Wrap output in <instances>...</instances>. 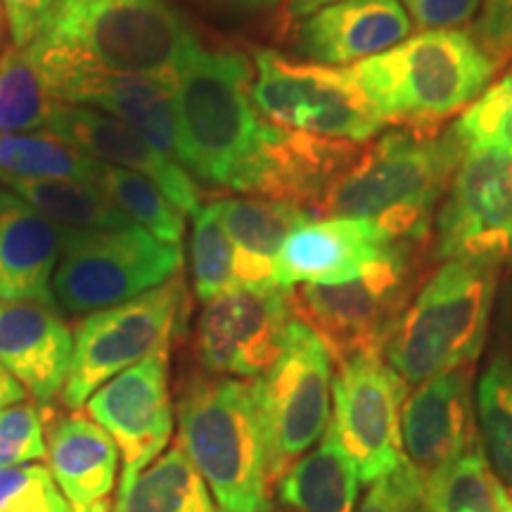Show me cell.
Listing matches in <instances>:
<instances>
[{
	"instance_id": "1",
	"label": "cell",
	"mask_w": 512,
	"mask_h": 512,
	"mask_svg": "<svg viewBox=\"0 0 512 512\" xmlns=\"http://www.w3.org/2000/svg\"><path fill=\"white\" fill-rule=\"evenodd\" d=\"M197 43L169 0H55L27 50L53 86L69 74L178 72Z\"/></svg>"
},
{
	"instance_id": "2",
	"label": "cell",
	"mask_w": 512,
	"mask_h": 512,
	"mask_svg": "<svg viewBox=\"0 0 512 512\" xmlns=\"http://www.w3.org/2000/svg\"><path fill=\"white\" fill-rule=\"evenodd\" d=\"M465 150L456 133L396 128L363 145L316 216L370 221L392 242L425 245Z\"/></svg>"
},
{
	"instance_id": "3",
	"label": "cell",
	"mask_w": 512,
	"mask_h": 512,
	"mask_svg": "<svg viewBox=\"0 0 512 512\" xmlns=\"http://www.w3.org/2000/svg\"><path fill=\"white\" fill-rule=\"evenodd\" d=\"M349 69L382 124L432 131L465 112L501 67L472 34L441 29L408 36Z\"/></svg>"
},
{
	"instance_id": "4",
	"label": "cell",
	"mask_w": 512,
	"mask_h": 512,
	"mask_svg": "<svg viewBox=\"0 0 512 512\" xmlns=\"http://www.w3.org/2000/svg\"><path fill=\"white\" fill-rule=\"evenodd\" d=\"M176 74L183 166L197 181L238 192L268 128L252 100L254 64L238 50L197 43Z\"/></svg>"
},
{
	"instance_id": "5",
	"label": "cell",
	"mask_w": 512,
	"mask_h": 512,
	"mask_svg": "<svg viewBox=\"0 0 512 512\" xmlns=\"http://www.w3.org/2000/svg\"><path fill=\"white\" fill-rule=\"evenodd\" d=\"M178 444L207 482L219 512H266V439L254 380L202 375L176 406Z\"/></svg>"
},
{
	"instance_id": "6",
	"label": "cell",
	"mask_w": 512,
	"mask_h": 512,
	"mask_svg": "<svg viewBox=\"0 0 512 512\" xmlns=\"http://www.w3.org/2000/svg\"><path fill=\"white\" fill-rule=\"evenodd\" d=\"M501 266L444 261L422 283L384 349V361L408 387L475 366L489 335Z\"/></svg>"
},
{
	"instance_id": "7",
	"label": "cell",
	"mask_w": 512,
	"mask_h": 512,
	"mask_svg": "<svg viewBox=\"0 0 512 512\" xmlns=\"http://www.w3.org/2000/svg\"><path fill=\"white\" fill-rule=\"evenodd\" d=\"M422 264L418 242H392L354 280L287 290L292 313L316 332L337 366L354 356H384L396 325L422 287Z\"/></svg>"
},
{
	"instance_id": "8",
	"label": "cell",
	"mask_w": 512,
	"mask_h": 512,
	"mask_svg": "<svg viewBox=\"0 0 512 512\" xmlns=\"http://www.w3.org/2000/svg\"><path fill=\"white\" fill-rule=\"evenodd\" d=\"M183 249L145 228L62 230V254L53 278L55 306L72 316L112 309L176 278Z\"/></svg>"
},
{
	"instance_id": "9",
	"label": "cell",
	"mask_w": 512,
	"mask_h": 512,
	"mask_svg": "<svg viewBox=\"0 0 512 512\" xmlns=\"http://www.w3.org/2000/svg\"><path fill=\"white\" fill-rule=\"evenodd\" d=\"M188 318V290L181 278L112 309L88 313L74 330V356L64 384L67 408L86 406L102 384L145 358L169 351L183 335Z\"/></svg>"
},
{
	"instance_id": "10",
	"label": "cell",
	"mask_w": 512,
	"mask_h": 512,
	"mask_svg": "<svg viewBox=\"0 0 512 512\" xmlns=\"http://www.w3.org/2000/svg\"><path fill=\"white\" fill-rule=\"evenodd\" d=\"M332 368L335 361L316 332L294 318L280 356L254 380L271 486L328 430L335 377Z\"/></svg>"
},
{
	"instance_id": "11",
	"label": "cell",
	"mask_w": 512,
	"mask_h": 512,
	"mask_svg": "<svg viewBox=\"0 0 512 512\" xmlns=\"http://www.w3.org/2000/svg\"><path fill=\"white\" fill-rule=\"evenodd\" d=\"M252 64V100L268 124L358 145L382 131L349 67L292 60L275 50H259Z\"/></svg>"
},
{
	"instance_id": "12",
	"label": "cell",
	"mask_w": 512,
	"mask_h": 512,
	"mask_svg": "<svg viewBox=\"0 0 512 512\" xmlns=\"http://www.w3.org/2000/svg\"><path fill=\"white\" fill-rule=\"evenodd\" d=\"M434 261L512 264V159L465 152L434 216Z\"/></svg>"
},
{
	"instance_id": "13",
	"label": "cell",
	"mask_w": 512,
	"mask_h": 512,
	"mask_svg": "<svg viewBox=\"0 0 512 512\" xmlns=\"http://www.w3.org/2000/svg\"><path fill=\"white\" fill-rule=\"evenodd\" d=\"M406 392L408 384L384 356H354L337 366L330 427L356 460L363 482L392 475L406 460L401 439Z\"/></svg>"
},
{
	"instance_id": "14",
	"label": "cell",
	"mask_w": 512,
	"mask_h": 512,
	"mask_svg": "<svg viewBox=\"0 0 512 512\" xmlns=\"http://www.w3.org/2000/svg\"><path fill=\"white\" fill-rule=\"evenodd\" d=\"M294 320L287 290H233L204 304L195 356L214 377L256 380L273 366Z\"/></svg>"
},
{
	"instance_id": "15",
	"label": "cell",
	"mask_w": 512,
	"mask_h": 512,
	"mask_svg": "<svg viewBox=\"0 0 512 512\" xmlns=\"http://www.w3.org/2000/svg\"><path fill=\"white\" fill-rule=\"evenodd\" d=\"M86 415L110 434L121 456V482L162 456L174 434L169 394V351L124 370L86 401Z\"/></svg>"
},
{
	"instance_id": "16",
	"label": "cell",
	"mask_w": 512,
	"mask_h": 512,
	"mask_svg": "<svg viewBox=\"0 0 512 512\" xmlns=\"http://www.w3.org/2000/svg\"><path fill=\"white\" fill-rule=\"evenodd\" d=\"M401 439L403 456L422 479L434 477L482 444L472 366L432 377L406 396Z\"/></svg>"
},
{
	"instance_id": "17",
	"label": "cell",
	"mask_w": 512,
	"mask_h": 512,
	"mask_svg": "<svg viewBox=\"0 0 512 512\" xmlns=\"http://www.w3.org/2000/svg\"><path fill=\"white\" fill-rule=\"evenodd\" d=\"M363 145L268 124L259 155L238 192L299 204L316 216L318 204L356 162Z\"/></svg>"
},
{
	"instance_id": "18",
	"label": "cell",
	"mask_w": 512,
	"mask_h": 512,
	"mask_svg": "<svg viewBox=\"0 0 512 512\" xmlns=\"http://www.w3.org/2000/svg\"><path fill=\"white\" fill-rule=\"evenodd\" d=\"M178 74H69L53 81L57 98L124 121L159 155L183 166L176 114ZM185 169V166H183Z\"/></svg>"
},
{
	"instance_id": "19",
	"label": "cell",
	"mask_w": 512,
	"mask_h": 512,
	"mask_svg": "<svg viewBox=\"0 0 512 512\" xmlns=\"http://www.w3.org/2000/svg\"><path fill=\"white\" fill-rule=\"evenodd\" d=\"M392 240L363 219H311L285 240L275 259V285H335L354 280L387 252Z\"/></svg>"
},
{
	"instance_id": "20",
	"label": "cell",
	"mask_w": 512,
	"mask_h": 512,
	"mask_svg": "<svg viewBox=\"0 0 512 512\" xmlns=\"http://www.w3.org/2000/svg\"><path fill=\"white\" fill-rule=\"evenodd\" d=\"M74 356V330L55 304L0 299V363L38 403L62 396Z\"/></svg>"
},
{
	"instance_id": "21",
	"label": "cell",
	"mask_w": 512,
	"mask_h": 512,
	"mask_svg": "<svg viewBox=\"0 0 512 512\" xmlns=\"http://www.w3.org/2000/svg\"><path fill=\"white\" fill-rule=\"evenodd\" d=\"M50 131L67 138L95 162L119 166V169L136 171V174L150 178L183 214H195L200 209V188L190 171L159 155L155 147L140 138L133 128H128L124 121L93 110V107L64 102Z\"/></svg>"
},
{
	"instance_id": "22",
	"label": "cell",
	"mask_w": 512,
	"mask_h": 512,
	"mask_svg": "<svg viewBox=\"0 0 512 512\" xmlns=\"http://www.w3.org/2000/svg\"><path fill=\"white\" fill-rule=\"evenodd\" d=\"M411 29L401 0H344L299 19L294 48L309 62L351 67L399 46Z\"/></svg>"
},
{
	"instance_id": "23",
	"label": "cell",
	"mask_w": 512,
	"mask_h": 512,
	"mask_svg": "<svg viewBox=\"0 0 512 512\" xmlns=\"http://www.w3.org/2000/svg\"><path fill=\"white\" fill-rule=\"evenodd\" d=\"M62 230L12 190H0V299L55 304Z\"/></svg>"
},
{
	"instance_id": "24",
	"label": "cell",
	"mask_w": 512,
	"mask_h": 512,
	"mask_svg": "<svg viewBox=\"0 0 512 512\" xmlns=\"http://www.w3.org/2000/svg\"><path fill=\"white\" fill-rule=\"evenodd\" d=\"M214 204L235 247L238 290H275L273 268L280 249L316 216L299 204L252 195L221 197Z\"/></svg>"
},
{
	"instance_id": "25",
	"label": "cell",
	"mask_w": 512,
	"mask_h": 512,
	"mask_svg": "<svg viewBox=\"0 0 512 512\" xmlns=\"http://www.w3.org/2000/svg\"><path fill=\"white\" fill-rule=\"evenodd\" d=\"M48 470L72 505L110 498L117 482L119 448L93 418L69 413L48 427Z\"/></svg>"
},
{
	"instance_id": "26",
	"label": "cell",
	"mask_w": 512,
	"mask_h": 512,
	"mask_svg": "<svg viewBox=\"0 0 512 512\" xmlns=\"http://www.w3.org/2000/svg\"><path fill=\"white\" fill-rule=\"evenodd\" d=\"M361 484L356 460L328 425L316 448L280 477L275 491L294 512H356Z\"/></svg>"
},
{
	"instance_id": "27",
	"label": "cell",
	"mask_w": 512,
	"mask_h": 512,
	"mask_svg": "<svg viewBox=\"0 0 512 512\" xmlns=\"http://www.w3.org/2000/svg\"><path fill=\"white\" fill-rule=\"evenodd\" d=\"M117 505L121 512H219L178 441L131 482L119 484Z\"/></svg>"
},
{
	"instance_id": "28",
	"label": "cell",
	"mask_w": 512,
	"mask_h": 512,
	"mask_svg": "<svg viewBox=\"0 0 512 512\" xmlns=\"http://www.w3.org/2000/svg\"><path fill=\"white\" fill-rule=\"evenodd\" d=\"M100 162L83 155L55 131L0 133V183L83 181L93 183Z\"/></svg>"
},
{
	"instance_id": "29",
	"label": "cell",
	"mask_w": 512,
	"mask_h": 512,
	"mask_svg": "<svg viewBox=\"0 0 512 512\" xmlns=\"http://www.w3.org/2000/svg\"><path fill=\"white\" fill-rule=\"evenodd\" d=\"M64 102L27 48L0 57V133L50 131Z\"/></svg>"
},
{
	"instance_id": "30",
	"label": "cell",
	"mask_w": 512,
	"mask_h": 512,
	"mask_svg": "<svg viewBox=\"0 0 512 512\" xmlns=\"http://www.w3.org/2000/svg\"><path fill=\"white\" fill-rule=\"evenodd\" d=\"M5 188L22 197L60 230H114L131 226L110 197L83 181H10Z\"/></svg>"
},
{
	"instance_id": "31",
	"label": "cell",
	"mask_w": 512,
	"mask_h": 512,
	"mask_svg": "<svg viewBox=\"0 0 512 512\" xmlns=\"http://www.w3.org/2000/svg\"><path fill=\"white\" fill-rule=\"evenodd\" d=\"M110 197L114 207L126 216L128 221L145 228L166 245L181 247L185 233V214L176 207L150 178L136 174V171L119 169V166L100 164L93 181Z\"/></svg>"
},
{
	"instance_id": "32",
	"label": "cell",
	"mask_w": 512,
	"mask_h": 512,
	"mask_svg": "<svg viewBox=\"0 0 512 512\" xmlns=\"http://www.w3.org/2000/svg\"><path fill=\"white\" fill-rule=\"evenodd\" d=\"M477 427L491 472L512 498V361L496 354L477 382Z\"/></svg>"
},
{
	"instance_id": "33",
	"label": "cell",
	"mask_w": 512,
	"mask_h": 512,
	"mask_svg": "<svg viewBox=\"0 0 512 512\" xmlns=\"http://www.w3.org/2000/svg\"><path fill=\"white\" fill-rule=\"evenodd\" d=\"M420 512H503V486L486 463L482 444L425 479Z\"/></svg>"
},
{
	"instance_id": "34",
	"label": "cell",
	"mask_w": 512,
	"mask_h": 512,
	"mask_svg": "<svg viewBox=\"0 0 512 512\" xmlns=\"http://www.w3.org/2000/svg\"><path fill=\"white\" fill-rule=\"evenodd\" d=\"M192 290L202 304L238 290L235 280V247L223 228L219 209L211 202L192 214L190 233Z\"/></svg>"
},
{
	"instance_id": "35",
	"label": "cell",
	"mask_w": 512,
	"mask_h": 512,
	"mask_svg": "<svg viewBox=\"0 0 512 512\" xmlns=\"http://www.w3.org/2000/svg\"><path fill=\"white\" fill-rule=\"evenodd\" d=\"M465 152L512 159V72L489 86L451 126Z\"/></svg>"
},
{
	"instance_id": "36",
	"label": "cell",
	"mask_w": 512,
	"mask_h": 512,
	"mask_svg": "<svg viewBox=\"0 0 512 512\" xmlns=\"http://www.w3.org/2000/svg\"><path fill=\"white\" fill-rule=\"evenodd\" d=\"M0 512H69V501L46 465L0 467Z\"/></svg>"
},
{
	"instance_id": "37",
	"label": "cell",
	"mask_w": 512,
	"mask_h": 512,
	"mask_svg": "<svg viewBox=\"0 0 512 512\" xmlns=\"http://www.w3.org/2000/svg\"><path fill=\"white\" fill-rule=\"evenodd\" d=\"M48 415L22 401L0 411V467L29 465L48 456Z\"/></svg>"
},
{
	"instance_id": "38",
	"label": "cell",
	"mask_w": 512,
	"mask_h": 512,
	"mask_svg": "<svg viewBox=\"0 0 512 512\" xmlns=\"http://www.w3.org/2000/svg\"><path fill=\"white\" fill-rule=\"evenodd\" d=\"M422 489L425 479L408 460H403L392 475L373 482L358 512H420Z\"/></svg>"
},
{
	"instance_id": "39",
	"label": "cell",
	"mask_w": 512,
	"mask_h": 512,
	"mask_svg": "<svg viewBox=\"0 0 512 512\" xmlns=\"http://www.w3.org/2000/svg\"><path fill=\"white\" fill-rule=\"evenodd\" d=\"M472 38L498 67L512 62V0H482Z\"/></svg>"
},
{
	"instance_id": "40",
	"label": "cell",
	"mask_w": 512,
	"mask_h": 512,
	"mask_svg": "<svg viewBox=\"0 0 512 512\" xmlns=\"http://www.w3.org/2000/svg\"><path fill=\"white\" fill-rule=\"evenodd\" d=\"M401 5L422 31H441L470 24L479 0H401Z\"/></svg>"
},
{
	"instance_id": "41",
	"label": "cell",
	"mask_w": 512,
	"mask_h": 512,
	"mask_svg": "<svg viewBox=\"0 0 512 512\" xmlns=\"http://www.w3.org/2000/svg\"><path fill=\"white\" fill-rule=\"evenodd\" d=\"M53 5L55 0H0V8L8 19L12 48H27L34 41Z\"/></svg>"
},
{
	"instance_id": "42",
	"label": "cell",
	"mask_w": 512,
	"mask_h": 512,
	"mask_svg": "<svg viewBox=\"0 0 512 512\" xmlns=\"http://www.w3.org/2000/svg\"><path fill=\"white\" fill-rule=\"evenodd\" d=\"M24 399H27L24 387L0 363V411L8 406H15V403H22Z\"/></svg>"
},
{
	"instance_id": "43",
	"label": "cell",
	"mask_w": 512,
	"mask_h": 512,
	"mask_svg": "<svg viewBox=\"0 0 512 512\" xmlns=\"http://www.w3.org/2000/svg\"><path fill=\"white\" fill-rule=\"evenodd\" d=\"M337 3H344V0H287V15L292 19H306Z\"/></svg>"
},
{
	"instance_id": "44",
	"label": "cell",
	"mask_w": 512,
	"mask_h": 512,
	"mask_svg": "<svg viewBox=\"0 0 512 512\" xmlns=\"http://www.w3.org/2000/svg\"><path fill=\"white\" fill-rule=\"evenodd\" d=\"M501 335L505 337V342L512 347V280L508 285V290L503 294V304H501Z\"/></svg>"
},
{
	"instance_id": "45",
	"label": "cell",
	"mask_w": 512,
	"mask_h": 512,
	"mask_svg": "<svg viewBox=\"0 0 512 512\" xmlns=\"http://www.w3.org/2000/svg\"><path fill=\"white\" fill-rule=\"evenodd\" d=\"M69 512H121V508L117 505V501H112V498H102V501L91 503V505L69 503Z\"/></svg>"
},
{
	"instance_id": "46",
	"label": "cell",
	"mask_w": 512,
	"mask_h": 512,
	"mask_svg": "<svg viewBox=\"0 0 512 512\" xmlns=\"http://www.w3.org/2000/svg\"><path fill=\"white\" fill-rule=\"evenodd\" d=\"M230 3L245 5V8H268V5H275L278 0H230Z\"/></svg>"
},
{
	"instance_id": "47",
	"label": "cell",
	"mask_w": 512,
	"mask_h": 512,
	"mask_svg": "<svg viewBox=\"0 0 512 512\" xmlns=\"http://www.w3.org/2000/svg\"><path fill=\"white\" fill-rule=\"evenodd\" d=\"M503 512H512V498L503 489Z\"/></svg>"
},
{
	"instance_id": "48",
	"label": "cell",
	"mask_w": 512,
	"mask_h": 512,
	"mask_svg": "<svg viewBox=\"0 0 512 512\" xmlns=\"http://www.w3.org/2000/svg\"><path fill=\"white\" fill-rule=\"evenodd\" d=\"M266 512H294V510H290V508H273V505H268Z\"/></svg>"
}]
</instances>
